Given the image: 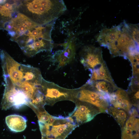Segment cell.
Here are the masks:
<instances>
[{"label": "cell", "instance_id": "1", "mask_svg": "<svg viewBox=\"0 0 139 139\" xmlns=\"http://www.w3.org/2000/svg\"><path fill=\"white\" fill-rule=\"evenodd\" d=\"M4 24L10 39L16 43L24 53L33 57L42 51H51L53 48L51 32L54 23L41 25L34 22L16 11Z\"/></svg>", "mask_w": 139, "mask_h": 139}, {"label": "cell", "instance_id": "2", "mask_svg": "<svg viewBox=\"0 0 139 139\" xmlns=\"http://www.w3.org/2000/svg\"><path fill=\"white\" fill-rule=\"evenodd\" d=\"M66 9L62 0L18 1L17 8L18 12L41 25L54 23Z\"/></svg>", "mask_w": 139, "mask_h": 139}, {"label": "cell", "instance_id": "3", "mask_svg": "<svg viewBox=\"0 0 139 139\" xmlns=\"http://www.w3.org/2000/svg\"><path fill=\"white\" fill-rule=\"evenodd\" d=\"M39 124L42 136L58 139H65L77 127L67 117L51 115L47 121Z\"/></svg>", "mask_w": 139, "mask_h": 139}, {"label": "cell", "instance_id": "4", "mask_svg": "<svg viewBox=\"0 0 139 139\" xmlns=\"http://www.w3.org/2000/svg\"><path fill=\"white\" fill-rule=\"evenodd\" d=\"M46 104L52 105L63 100L75 101V89H69L60 86L54 82L46 80L43 78L40 86Z\"/></svg>", "mask_w": 139, "mask_h": 139}, {"label": "cell", "instance_id": "5", "mask_svg": "<svg viewBox=\"0 0 139 139\" xmlns=\"http://www.w3.org/2000/svg\"><path fill=\"white\" fill-rule=\"evenodd\" d=\"M4 76L5 89L1 103L2 109L6 110L13 106L18 109L24 105L28 106L30 100L25 94L8 77Z\"/></svg>", "mask_w": 139, "mask_h": 139}, {"label": "cell", "instance_id": "6", "mask_svg": "<svg viewBox=\"0 0 139 139\" xmlns=\"http://www.w3.org/2000/svg\"><path fill=\"white\" fill-rule=\"evenodd\" d=\"M75 102L77 100L90 103L98 108L101 113L107 112L110 106L105 97L86 83L75 89Z\"/></svg>", "mask_w": 139, "mask_h": 139}, {"label": "cell", "instance_id": "7", "mask_svg": "<svg viewBox=\"0 0 139 139\" xmlns=\"http://www.w3.org/2000/svg\"><path fill=\"white\" fill-rule=\"evenodd\" d=\"M114 56L126 57L131 52L139 50V44L133 39L129 32L125 22L122 23L121 32L114 44L108 49Z\"/></svg>", "mask_w": 139, "mask_h": 139}, {"label": "cell", "instance_id": "8", "mask_svg": "<svg viewBox=\"0 0 139 139\" xmlns=\"http://www.w3.org/2000/svg\"><path fill=\"white\" fill-rule=\"evenodd\" d=\"M74 103L75 108L67 118L77 127L91 121L101 113L98 108L90 103L77 100Z\"/></svg>", "mask_w": 139, "mask_h": 139}, {"label": "cell", "instance_id": "9", "mask_svg": "<svg viewBox=\"0 0 139 139\" xmlns=\"http://www.w3.org/2000/svg\"><path fill=\"white\" fill-rule=\"evenodd\" d=\"M80 62L91 71L99 67L105 62L100 48L91 46H85L80 53Z\"/></svg>", "mask_w": 139, "mask_h": 139}, {"label": "cell", "instance_id": "10", "mask_svg": "<svg viewBox=\"0 0 139 139\" xmlns=\"http://www.w3.org/2000/svg\"><path fill=\"white\" fill-rule=\"evenodd\" d=\"M62 45L64 49L56 52L51 58L53 63L57 65V69L71 63L75 57V46L73 37L70 38L66 42Z\"/></svg>", "mask_w": 139, "mask_h": 139}, {"label": "cell", "instance_id": "11", "mask_svg": "<svg viewBox=\"0 0 139 139\" xmlns=\"http://www.w3.org/2000/svg\"><path fill=\"white\" fill-rule=\"evenodd\" d=\"M139 115L136 108H132L121 129V139H139Z\"/></svg>", "mask_w": 139, "mask_h": 139}, {"label": "cell", "instance_id": "12", "mask_svg": "<svg viewBox=\"0 0 139 139\" xmlns=\"http://www.w3.org/2000/svg\"><path fill=\"white\" fill-rule=\"evenodd\" d=\"M109 101L113 107L124 109L129 113L132 108L133 105L127 92L117 87L109 94Z\"/></svg>", "mask_w": 139, "mask_h": 139}, {"label": "cell", "instance_id": "13", "mask_svg": "<svg viewBox=\"0 0 139 139\" xmlns=\"http://www.w3.org/2000/svg\"><path fill=\"white\" fill-rule=\"evenodd\" d=\"M122 23L111 28H104L99 33L97 38L101 46L108 49L115 43L121 32Z\"/></svg>", "mask_w": 139, "mask_h": 139}, {"label": "cell", "instance_id": "14", "mask_svg": "<svg viewBox=\"0 0 139 139\" xmlns=\"http://www.w3.org/2000/svg\"><path fill=\"white\" fill-rule=\"evenodd\" d=\"M5 121L8 128L14 132L22 131L27 127V120L25 118L19 115H12L6 116Z\"/></svg>", "mask_w": 139, "mask_h": 139}, {"label": "cell", "instance_id": "15", "mask_svg": "<svg viewBox=\"0 0 139 139\" xmlns=\"http://www.w3.org/2000/svg\"><path fill=\"white\" fill-rule=\"evenodd\" d=\"M91 78L88 81L92 82L98 80H104L114 86H116L114 83L109 70L105 62L99 67L91 71Z\"/></svg>", "mask_w": 139, "mask_h": 139}, {"label": "cell", "instance_id": "16", "mask_svg": "<svg viewBox=\"0 0 139 139\" xmlns=\"http://www.w3.org/2000/svg\"><path fill=\"white\" fill-rule=\"evenodd\" d=\"M109 100V95L116 88L108 82L104 80L97 81L86 83Z\"/></svg>", "mask_w": 139, "mask_h": 139}, {"label": "cell", "instance_id": "17", "mask_svg": "<svg viewBox=\"0 0 139 139\" xmlns=\"http://www.w3.org/2000/svg\"><path fill=\"white\" fill-rule=\"evenodd\" d=\"M107 113L112 116L122 128L124 126L129 115V113L124 109L109 106Z\"/></svg>", "mask_w": 139, "mask_h": 139}, {"label": "cell", "instance_id": "18", "mask_svg": "<svg viewBox=\"0 0 139 139\" xmlns=\"http://www.w3.org/2000/svg\"><path fill=\"white\" fill-rule=\"evenodd\" d=\"M131 62L133 68V76L139 74V52L130 53L126 56Z\"/></svg>", "mask_w": 139, "mask_h": 139}, {"label": "cell", "instance_id": "19", "mask_svg": "<svg viewBox=\"0 0 139 139\" xmlns=\"http://www.w3.org/2000/svg\"><path fill=\"white\" fill-rule=\"evenodd\" d=\"M126 26L131 35L134 40L139 44L138 24H128Z\"/></svg>", "mask_w": 139, "mask_h": 139}, {"label": "cell", "instance_id": "20", "mask_svg": "<svg viewBox=\"0 0 139 139\" xmlns=\"http://www.w3.org/2000/svg\"><path fill=\"white\" fill-rule=\"evenodd\" d=\"M42 136L45 139H58L48 138V137H47L45 136Z\"/></svg>", "mask_w": 139, "mask_h": 139}]
</instances>
